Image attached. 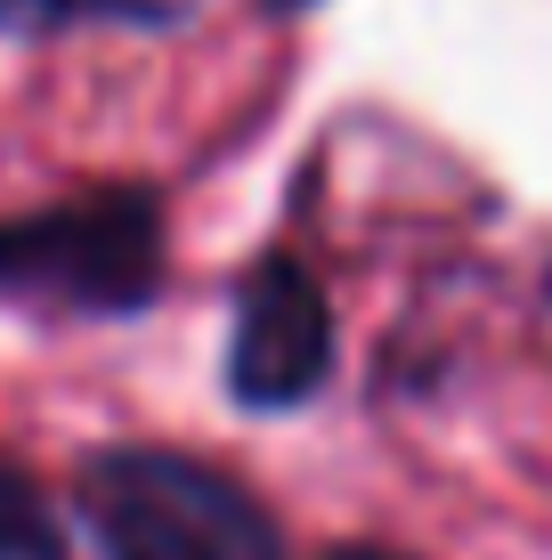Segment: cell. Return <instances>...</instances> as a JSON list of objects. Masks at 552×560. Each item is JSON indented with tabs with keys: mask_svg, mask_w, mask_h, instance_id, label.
I'll return each mask as SVG.
<instances>
[{
	"mask_svg": "<svg viewBox=\"0 0 552 560\" xmlns=\"http://www.w3.org/2000/svg\"><path fill=\"white\" fill-rule=\"evenodd\" d=\"M333 374V308L293 253H260L227 317V390L252 415H293Z\"/></svg>",
	"mask_w": 552,
	"mask_h": 560,
	"instance_id": "3",
	"label": "cell"
},
{
	"mask_svg": "<svg viewBox=\"0 0 552 560\" xmlns=\"http://www.w3.org/2000/svg\"><path fill=\"white\" fill-rule=\"evenodd\" d=\"M66 552L73 536H66L57 495L16 455H0V560H66Z\"/></svg>",
	"mask_w": 552,
	"mask_h": 560,
	"instance_id": "4",
	"label": "cell"
},
{
	"mask_svg": "<svg viewBox=\"0 0 552 560\" xmlns=\"http://www.w3.org/2000/svg\"><path fill=\"white\" fill-rule=\"evenodd\" d=\"M73 528L98 560H293L277 512L187 447H98L73 471Z\"/></svg>",
	"mask_w": 552,
	"mask_h": 560,
	"instance_id": "1",
	"label": "cell"
},
{
	"mask_svg": "<svg viewBox=\"0 0 552 560\" xmlns=\"http://www.w3.org/2000/svg\"><path fill=\"white\" fill-rule=\"evenodd\" d=\"M196 0H0V33H66V25H179Z\"/></svg>",
	"mask_w": 552,
	"mask_h": 560,
	"instance_id": "5",
	"label": "cell"
},
{
	"mask_svg": "<svg viewBox=\"0 0 552 560\" xmlns=\"http://www.w3.org/2000/svg\"><path fill=\"white\" fill-rule=\"evenodd\" d=\"M0 293L73 317H139L163 293V203L155 187H82V196L0 220Z\"/></svg>",
	"mask_w": 552,
	"mask_h": 560,
	"instance_id": "2",
	"label": "cell"
},
{
	"mask_svg": "<svg viewBox=\"0 0 552 560\" xmlns=\"http://www.w3.org/2000/svg\"><path fill=\"white\" fill-rule=\"evenodd\" d=\"M317 560H398V552H383V545H333V552H317Z\"/></svg>",
	"mask_w": 552,
	"mask_h": 560,
	"instance_id": "6",
	"label": "cell"
},
{
	"mask_svg": "<svg viewBox=\"0 0 552 560\" xmlns=\"http://www.w3.org/2000/svg\"><path fill=\"white\" fill-rule=\"evenodd\" d=\"M269 9H277V16H301V9H317V0H269Z\"/></svg>",
	"mask_w": 552,
	"mask_h": 560,
	"instance_id": "7",
	"label": "cell"
}]
</instances>
